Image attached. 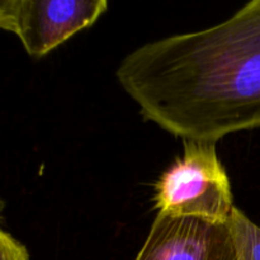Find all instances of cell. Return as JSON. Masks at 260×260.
Returning a JSON list of instances; mask_svg holds the SVG:
<instances>
[{
    "instance_id": "6",
    "label": "cell",
    "mask_w": 260,
    "mask_h": 260,
    "mask_svg": "<svg viewBox=\"0 0 260 260\" xmlns=\"http://www.w3.org/2000/svg\"><path fill=\"white\" fill-rule=\"evenodd\" d=\"M0 260H30L25 245L7 231H0Z\"/></svg>"
},
{
    "instance_id": "5",
    "label": "cell",
    "mask_w": 260,
    "mask_h": 260,
    "mask_svg": "<svg viewBox=\"0 0 260 260\" xmlns=\"http://www.w3.org/2000/svg\"><path fill=\"white\" fill-rule=\"evenodd\" d=\"M236 260H260V228L238 207L234 208L229 220Z\"/></svg>"
},
{
    "instance_id": "4",
    "label": "cell",
    "mask_w": 260,
    "mask_h": 260,
    "mask_svg": "<svg viewBox=\"0 0 260 260\" xmlns=\"http://www.w3.org/2000/svg\"><path fill=\"white\" fill-rule=\"evenodd\" d=\"M135 260H236L229 223L157 212Z\"/></svg>"
},
{
    "instance_id": "1",
    "label": "cell",
    "mask_w": 260,
    "mask_h": 260,
    "mask_svg": "<svg viewBox=\"0 0 260 260\" xmlns=\"http://www.w3.org/2000/svg\"><path fill=\"white\" fill-rule=\"evenodd\" d=\"M116 76L146 121L183 140L260 128V0L217 25L136 48Z\"/></svg>"
},
{
    "instance_id": "2",
    "label": "cell",
    "mask_w": 260,
    "mask_h": 260,
    "mask_svg": "<svg viewBox=\"0 0 260 260\" xmlns=\"http://www.w3.org/2000/svg\"><path fill=\"white\" fill-rule=\"evenodd\" d=\"M183 141V156L162 172L155 184V208L178 217L229 222L235 205L216 142Z\"/></svg>"
},
{
    "instance_id": "3",
    "label": "cell",
    "mask_w": 260,
    "mask_h": 260,
    "mask_svg": "<svg viewBox=\"0 0 260 260\" xmlns=\"http://www.w3.org/2000/svg\"><path fill=\"white\" fill-rule=\"evenodd\" d=\"M107 7L108 0H0V27L40 58L91 27Z\"/></svg>"
}]
</instances>
